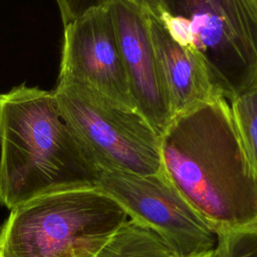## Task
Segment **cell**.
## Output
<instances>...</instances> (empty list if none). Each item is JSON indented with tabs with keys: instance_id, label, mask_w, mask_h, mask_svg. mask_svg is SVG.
<instances>
[{
	"instance_id": "1",
	"label": "cell",
	"mask_w": 257,
	"mask_h": 257,
	"mask_svg": "<svg viewBox=\"0 0 257 257\" xmlns=\"http://www.w3.org/2000/svg\"><path fill=\"white\" fill-rule=\"evenodd\" d=\"M161 161L165 177L217 234L257 225V173L225 97L174 117L161 136Z\"/></svg>"
},
{
	"instance_id": "2",
	"label": "cell",
	"mask_w": 257,
	"mask_h": 257,
	"mask_svg": "<svg viewBox=\"0 0 257 257\" xmlns=\"http://www.w3.org/2000/svg\"><path fill=\"white\" fill-rule=\"evenodd\" d=\"M0 203L12 210L54 192L96 187V171L52 91L22 83L0 94Z\"/></svg>"
},
{
	"instance_id": "3",
	"label": "cell",
	"mask_w": 257,
	"mask_h": 257,
	"mask_svg": "<svg viewBox=\"0 0 257 257\" xmlns=\"http://www.w3.org/2000/svg\"><path fill=\"white\" fill-rule=\"evenodd\" d=\"M127 219L98 187L41 195L10 210L0 257H94Z\"/></svg>"
},
{
	"instance_id": "4",
	"label": "cell",
	"mask_w": 257,
	"mask_h": 257,
	"mask_svg": "<svg viewBox=\"0 0 257 257\" xmlns=\"http://www.w3.org/2000/svg\"><path fill=\"white\" fill-rule=\"evenodd\" d=\"M155 15L228 101L257 87V0H160Z\"/></svg>"
},
{
	"instance_id": "5",
	"label": "cell",
	"mask_w": 257,
	"mask_h": 257,
	"mask_svg": "<svg viewBox=\"0 0 257 257\" xmlns=\"http://www.w3.org/2000/svg\"><path fill=\"white\" fill-rule=\"evenodd\" d=\"M53 93L96 175L121 171L143 176L162 173L161 135L137 109L93 96L71 85Z\"/></svg>"
},
{
	"instance_id": "6",
	"label": "cell",
	"mask_w": 257,
	"mask_h": 257,
	"mask_svg": "<svg viewBox=\"0 0 257 257\" xmlns=\"http://www.w3.org/2000/svg\"><path fill=\"white\" fill-rule=\"evenodd\" d=\"M96 187L109 195L128 218L157 234L176 257L211 255L215 230L191 207L162 173L143 176L102 171Z\"/></svg>"
},
{
	"instance_id": "7",
	"label": "cell",
	"mask_w": 257,
	"mask_h": 257,
	"mask_svg": "<svg viewBox=\"0 0 257 257\" xmlns=\"http://www.w3.org/2000/svg\"><path fill=\"white\" fill-rule=\"evenodd\" d=\"M56 85H71L112 103L137 108L107 4L64 26Z\"/></svg>"
},
{
	"instance_id": "8",
	"label": "cell",
	"mask_w": 257,
	"mask_h": 257,
	"mask_svg": "<svg viewBox=\"0 0 257 257\" xmlns=\"http://www.w3.org/2000/svg\"><path fill=\"white\" fill-rule=\"evenodd\" d=\"M107 7L136 107L162 136L172 116L158 70L148 10L135 0H109Z\"/></svg>"
},
{
	"instance_id": "9",
	"label": "cell",
	"mask_w": 257,
	"mask_h": 257,
	"mask_svg": "<svg viewBox=\"0 0 257 257\" xmlns=\"http://www.w3.org/2000/svg\"><path fill=\"white\" fill-rule=\"evenodd\" d=\"M161 81L172 119L195 107L224 97L215 87L202 58L177 42L162 21L148 11Z\"/></svg>"
},
{
	"instance_id": "10",
	"label": "cell",
	"mask_w": 257,
	"mask_h": 257,
	"mask_svg": "<svg viewBox=\"0 0 257 257\" xmlns=\"http://www.w3.org/2000/svg\"><path fill=\"white\" fill-rule=\"evenodd\" d=\"M94 257L176 256L157 234L128 218Z\"/></svg>"
},
{
	"instance_id": "11",
	"label": "cell",
	"mask_w": 257,
	"mask_h": 257,
	"mask_svg": "<svg viewBox=\"0 0 257 257\" xmlns=\"http://www.w3.org/2000/svg\"><path fill=\"white\" fill-rule=\"evenodd\" d=\"M230 106L245 152L257 173V87L237 95Z\"/></svg>"
},
{
	"instance_id": "12",
	"label": "cell",
	"mask_w": 257,
	"mask_h": 257,
	"mask_svg": "<svg viewBox=\"0 0 257 257\" xmlns=\"http://www.w3.org/2000/svg\"><path fill=\"white\" fill-rule=\"evenodd\" d=\"M211 257H257V225L218 233Z\"/></svg>"
},
{
	"instance_id": "13",
	"label": "cell",
	"mask_w": 257,
	"mask_h": 257,
	"mask_svg": "<svg viewBox=\"0 0 257 257\" xmlns=\"http://www.w3.org/2000/svg\"><path fill=\"white\" fill-rule=\"evenodd\" d=\"M60 9L63 26L77 20L88 11L101 7L109 0H56Z\"/></svg>"
},
{
	"instance_id": "14",
	"label": "cell",
	"mask_w": 257,
	"mask_h": 257,
	"mask_svg": "<svg viewBox=\"0 0 257 257\" xmlns=\"http://www.w3.org/2000/svg\"><path fill=\"white\" fill-rule=\"evenodd\" d=\"M143 7H145L149 12L156 14L160 7V0H135Z\"/></svg>"
},
{
	"instance_id": "15",
	"label": "cell",
	"mask_w": 257,
	"mask_h": 257,
	"mask_svg": "<svg viewBox=\"0 0 257 257\" xmlns=\"http://www.w3.org/2000/svg\"><path fill=\"white\" fill-rule=\"evenodd\" d=\"M212 255V254H211ZM211 255H207V256H204V257H211Z\"/></svg>"
}]
</instances>
